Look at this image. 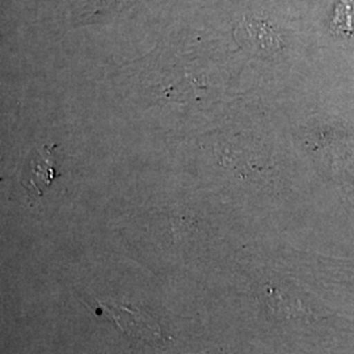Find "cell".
<instances>
[{
	"label": "cell",
	"mask_w": 354,
	"mask_h": 354,
	"mask_svg": "<svg viewBox=\"0 0 354 354\" xmlns=\"http://www.w3.org/2000/svg\"><path fill=\"white\" fill-rule=\"evenodd\" d=\"M97 308L130 337L145 342L162 339V330L156 320L138 308L117 304L113 299H97Z\"/></svg>",
	"instance_id": "obj_1"
},
{
	"label": "cell",
	"mask_w": 354,
	"mask_h": 354,
	"mask_svg": "<svg viewBox=\"0 0 354 354\" xmlns=\"http://www.w3.org/2000/svg\"><path fill=\"white\" fill-rule=\"evenodd\" d=\"M330 30L340 37H354V0H340L335 8Z\"/></svg>",
	"instance_id": "obj_4"
},
{
	"label": "cell",
	"mask_w": 354,
	"mask_h": 354,
	"mask_svg": "<svg viewBox=\"0 0 354 354\" xmlns=\"http://www.w3.org/2000/svg\"><path fill=\"white\" fill-rule=\"evenodd\" d=\"M54 150L55 145H44L39 149L32 150L23 167L20 183L30 194H35L36 197L42 196L51 181L58 175V159Z\"/></svg>",
	"instance_id": "obj_2"
},
{
	"label": "cell",
	"mask_w": 354,
	"mask_h": 354,
	"mask_svg": "<svg viewBox=\"0 0 354 354\" xmlns=\"http://www.w3.org/2000/svg\"><path fill=\"white\" fill-rule=\"evenodd\" d=\"M241 45L259 55H270L279 50L281 38L269 24L261 20L245 19L236 29Z\"/></svg>",
	"instance_id": "obj_3"
}]
</instances>
